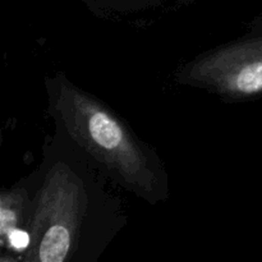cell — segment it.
Masks as SVG:
<instances>
[{"mask_svg": "<svg viewBox=\"0 0 262 262\" xmlns=\"http://www.w3.org/2000/svg\"><path fill=\"white\" fill-rule=\"evenodd\" d=\"M106 177L64 135L43 148L42 163L27 179L30 209L23 261L95 262L123 228L120 204ZM109 181V179H107Z\"/></svg>", "mask_w": 262, "mask_h": 262, "instance_id": "6da1fadb", "label": "cell"}, {"mask_svg": "<svg viewBox=\"0 0 262 262\" xmlns=\"http://www.w3.org/2000/svg\"><path fill=\"white\" fill-rule=\"evenodd\" d=\"M8 245L15 252H25L31 243L30 233L25 228H15V229L10 230L8 235L5 237Z\"/></svg>", "mask_w": 262, "mask_h": 262, "instance_id": "277c9868", "label": "cell"}, {"mask_svg": "<svg viewBox=\"0 0 262 262\" xmlns=\"http://www.w3.org/2000/svg\"><path fill=\"white\" fill-rule=\"evenodd\" d=\"M30 209V188L27 181L4 191L0 199V232L3 238L15 228H25Z\"/></svg>", "mask_w": 262, "mask_h": 262, "instance_id": "3957f363", "label": "cell"}, {"mask_svg": "<svg viewBox=\"0 0 262 262\" xmlns=\"http://www.w3.org/2000/svg\"><path fill=\"white\" fill-rule=\"evenodd\" d=\"M45 84L56 129L110 182L151 205L168 200L169 179L160 158L124 119L61 72Z\"/></svg>", "mask_w": 262, "mask_h": 262, "instance_id": "7a4b0ae2", "label": "cell"}]
</instances>
